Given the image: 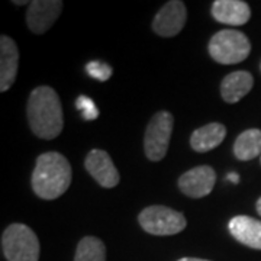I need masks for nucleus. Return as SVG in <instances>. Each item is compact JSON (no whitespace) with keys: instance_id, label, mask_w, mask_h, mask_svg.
Masks as SVG:
<instances>
[{"instance_id":"obj_1","label":"nucleus","mask_w":261,"mask_h":261,"mask_svg":"<svg viewBox=\"0 0 261 261\" xmlns=\"http://www.w3.org/2000/svg\"><path fill=\"white\" fill-rule=\"evenodd\" d=\"M28 121L32 132L42 140L57 138L64 126L63 108L53 87L39 86L28 99Z\"/></svg>"},{"instance_id":"obj_2","label":"nucleus","mask_w":261,"mask_h":261,"mask_svg":"<svg viewBox=\"0 0 261 261\" xmlns=\"http://www.w3.org/2000/svg\"><path fill=\"white\" fill-rule=\"evenodd\" d=\"M71 185V166L60 152H45L37 159L32 173V189L35 195L53 200L64 195Z\"/></svg>"},{"instance_id":"obj_3","label":"nucleus","mask_w":261,"mask_h":261,"mask_svg":"<svg viewBox=\"0 0 261 261\" xmlns=\"http://www.w3.org/2000/svg\"><path fill=\"white\" fill-rule=\"evenodd\" d=\"M2 250L8 261H38L41 251L35 232L23 224H12L5 229Z\"/></svg>"},{"instance_id":"obj_4","label":"nucleus","mask_w":261,"mask_h":261,"mask_svg":"<svg viewBox=\"0 0 261 261\" xmlns=\"http://www.w3.org/2000/svg\"><path fill=\"white\" fill-rule=\"evenodd\" d=\"M250 39L240 31L224 29L209 41V54L219 64H238L250 56Z\"/></svg>"},{"instance_id":"obj_5","label":"nucleus","mask_w":261,"mask_h":261,"mask_svg":"<svg viewBox=\"0 0 261 261\" xmlns=\"http://www.w3.org/2000/svg\"><path fill=\"white\" fill-rule=\"evenodd\" d=\"M138 222L145 232L152 235H176L186 228V218L167 206H148L138 215Z\"/></svg>"},{"instance_id":"obj_6","label":"nucleus","mask_w":261,"mask_h":261,"mask_svg":"<svg viewBox=\"0 0 261 261\" xmlns=\"http://www.w3.org/2000/svg\"><path fill=\"white\" fill-rule=\"evenodd\" d=\"M173 125H174L173 115L167 111H161L152 116V119L147 126L145 138H144V149L148 160L161 161L166 157L171 132H173Z\"/></svg>"},{"instance_id":"obj_7","label":"nucleus","mask_w":261,"mask_h":261,"mask_svg":"<svg viewBox=\"0 0 261 261\" xmlns=\"http://www.w3.org/2000/svg\"><path fill=\"white\" fill-rule=\"evenodd\" d=\"M187 19L186 6L180 0L166 3L155 15L152 31L160 37H174L183 29Z\"/></svg>"},{"instance_id":"obj_8","label":"nucleus","mask_w":261,"mask_h":261,"mask_svg":"<svg viewBox=\"0 0 261 261\" xmlns=\"http://www.w3.org/2000/svg\"><path fill=\"white\" fill-rule=\"evenodd\" d=\"M63 10L61 0H35L29 3L27 23L34 34H45L60 16Z\"/></svg>"},{"instance_id":"obj_9","label":"nucleus","mask_w":261,"mask_h":261,"mask_svg":"<svg viewBox=\"0 0 261 261\" xmlns=\"http://www.w3.org/2000/svg\"><path fill=\"white\" fill-rule=\"evenodd\" d=\"M215 180H216V174L214 168L209 166H199L180 176L178 187L189 197L200 199L212 192Z\"/></svg>"},{"instance_id":"obj_10","label":"nucleus","mask_w":261,"mask_h":261,"mask_svg":"<svg viewBox=\"0 0 261 261\" xmlns=\"http://www.w3.org/2000/svg\"><path fill=\"white\" fill-rule=\"evenodd\" d=\"M89 174L106 189H112L119 183V173L109 154L103 149H92L84 161Z\"/></svg>"},{"instance_id":"obj_11","label":"nucleus","mask_w":261,"mask_h":261,"mask_svg":"<svg viewBox=\"0 0 261 261\" xmlns=\"http://www.w3.org/2000/svg\"><path fill=\"white\" fill-rule=\"evenodd\" d=\"M19 51L12 38H0V90L6 92L15 83L18 74Z\"/></svg>"},{"instance_id":"obj_12","label":"nucleus","mask_w":261,"mask_h":261,"mask_svg":"<svg viewBox=\"0 0 261 261\" xmlns=\"http://www.w3.org/2000/svg\"><path fill=\"white\" fill-rule=\"evenodd\" d=\"M212 16L225 25L241 27L251 18V9L243 0H216L212 5Z\"/></svg>"},{"instance_id":"obj_13","label":"nucleus","mask_w":261,"mask_h":261,"mask_svg":"<svg viewBox=\"0 0 261 261\" xmlns=\"http://www.w3.org/2000/svg\"><path fill=\"white\" fill-rule=\"evenodd\" d=\"M228 228L238 243L261 250V221L250 216H235L229 221Z\"/></svg>"},{"instance_id":"obj_14","label":"nucleus","mask_w":261,"mask_h":261,"mask_svg":"<svg viewBox=\"0 0 261 261\" xmlns=\"http://www.w3.org/2000/svg\"><path fill=\"white\" fill-rule=\"evenodd\" d=\"M254 79L248 71H235L224 77L221 94L226 103H237L251 92Z\"/></svg>"},{"instance_id":"obj_15","label":"nucleus","mask_w":261,"mask_h":261,"mask_svg":"<svg viewBox=\"0 0 261 261\" xmlns=\"http://www.w3.org/2000/svg\"><path fill=\"white\" fill-rule=\"evenodd\" d=\"M226 128L222 123L212 122L205 126L196 129L190 137V145L197 152H207L211 149L216 148L221 145V142L225 140Z\"/></svg>"},{"instance_id":"obj_16","label":"nucleus","mask_w":261,"mask_h":261,"mask_svg":"<svg viewBox=\"0 0 261 261\" xmlns=\"http://www.w3.org/2000/svg\"><path fill=\"white\" fill-rule=\"evenodd\" d=\"M233 154L241 161L254 160L261 155V130L248 129L237 138L233 145Z\"/></svg>"},{"instance_id":"obj_17","label":"nucleus","mask_w":261,"mask_h":261,"mask_svg":"<svg viewBox=\"0 0 261 261\" xmlns=\"http://www.w3.org/2000/svg\"><path fill=\"white\" fill-rule=\"evenodd\" d=\"M74 261H106V247L96 237H84L77 245Z\"/></svg>"},{"instance_id":"obj_18","label":"nucleus","mask_w":261,"mask_h":261,"mask_svg":"<svg viewBox=\"0 0 261 261\" xmlns=\"http://www.w3.org/2000/svg\"><path fill=\"white\" fill-rule=\"evenodd\" d=\"M86 71L89 73L90 77H93L99 82H106L112 75V67L102 61H92L86 65Z\"/></svg>"},{"instance_id":"obj_19","label":"nucleus","mask_w":261,"mask_h":261,"mask_svg":"<svg viewBox=\"0 0 261 261\" xmlns=\"http://www.w3.org/2000/svg\"><path fill=\"white\" fill-rule=\"evenodd\" d=\"M75 108L82 112L86 121H93L99 116V109L96 108L93 100L87 96H80L75 102Z\"/></svg>"},{"instance_id":"obj_20","label":"nucleus","mask_w":261,"mask_h":261,"mask_svg":"<svg viewBox=\"0 0 261 261\" xmlns=\"http://www.w3.org/2000/svg\"><path fill=\"white\" fill-rule=\"evenodd\" d=\"M226 178L229 180V181H232V183H238L240 181V174L238 173H229Z\"/></svg>"},{"instance_id":"obj_21","label":"nucleus","mask_w":261,"mask_h":261,"mask_svg":"<svg viewBox=\"0 0 261 261\" xmlns=\"http://www.w3.org/2000/svg\"><path fill=\"white\" fill-rule=\"evenodd\" d=\"M178 261H209V260H202V258H192V257H187V258H181Z\"/></svg>"},{"instance_id":"obj_22","label":"nucleus","mask_w":261,"mask_h":261,"mask_svg":"<svg viewBox=\"0 0 261 261\" xmlns=\"http://www.w3.org/2000/svg\"><path fill=\"white\" fill-rule=\"evenodd\" d=\"M257 212H258V215H261V197L257 200Z\"/></svg>"},{"instance_id":"obj_23","label":"nucleus","mask_w":261,"mask_h":261,"mask_svg":"<svg viewBox=\"0 0 261 261\" xmlns=\"http://www.w3.org/2000/svg\"><path fill=\"white\" fill-rule=\"evenodd\" d=\"M15 5H27L28 2H13Z\"/></svg>"}]
</instances>
